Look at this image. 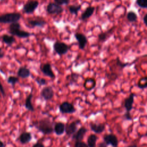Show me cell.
Returning <instances> with one entry per match:
<instances>
[{
	"instance_id": "9",
	"label": "cell",
	"mask_w": 147,
	"mask_h": 147,
	"mask_svg": "<svg viewBox=\"0 0 147 147\" xmlns=\"http://www.w3.org/2000/svg\"><path fill=\"white\" fill-rule=\"evenodd\" d=\"M40 69L42 73L46 76H48L51 79L55 78V74L52 70V65L50 63H47L42 64V65L40 67Z\"/></svg>"
},
{
	"instance_id": "39",
	"label": "cell",
	"mask_w": 147,
	"mask_h": 147,
	"mask_svg": "<svg viewBox=\"0 0 147 147\" xmlns=\"http://www.w3.org/2000/svg\"><path fill=\"white\" fill-rule=\"evenodd\" d=\"M5 56V53L3 51L2 49L1 48H0V59H2Z\"/></svg>"
},
{
	"instance_id": "16",
	"label": "cell",
	"mask_w": 147,
	"mask_h": 147,
	"mask_svg": "<svg viewBox=\"0 0 147 147\" xmlns=\"http://www.w3.org/2000/svg\"><path fill=\"white\" fill-rule=\"evenodd\" d=\"M135 94L131 93L128 97H127L124 100V107L126 110V111L130 112L133 109V104L134 103Z\"/></svg>"
},
{
	"instance_id": "35",
	"label": "cell",
	"mask_w": 147,
	"mask_h": 147,
	"mask_svg": "<svg viewBox=\"0 0 147 147\" xmlns=\"http://www.w3.org/2000/svg\"><path fill=\"white\" fill-rule=\"evenodd\" d=\"M124 117L127 120H131L132 119V117L130 113V112L126 111L124 115Z\"/></svg>"
},
{
	"instance_id": "41",
	"label": "cell",
	"mask_w": 147,
	"mask_h": 147,
	"mask_svg": "<svg viewBox=\"0 0 147 147\" xmlns=\"http://www.w3.org/2000/svg\"><path fill=\"white\" fill-rule=\"evenodd\" d=\"M127 147H138V146L137 145H131L128 146Z\"/></svg>"
},
{
	"instance_id": "30",
	"label": "cell",
	"mask_w": 147,
	"mask_h": 147,
	"mask_svg": "<svg viewBox=\"0 0 147 147\" xmlns=\"http://www.w3.org/2000/svg\"><path fill=\"white\" fill-rule=\"evenodd\" d=\"M19 82L18 77L14 76H10L7 79V82L12 86H14L17 83Z\"/></svg>"
},
{
	"instance_id": "21",
	"label": "cell",
	"mask_w": 147,
	"mask_h": 147,
	"mask_svg": "<svg viewBox=\"0 0 147 147\" xmlns=\"http://www.w3.org/2000/svg\"><path fill=\"white\" fill-rule=\"evenodd\" d=\"M32 138V137L31 133L28 131L22 132L19 136V140L20 142L22 144H28L31 141Z\"/></svg>"
},
{
	"instance_id": "15",
	"label": "cell",
	"mask_w": 147,
	"mask_h": 147,
	"mask_svg": "<svg viewBox=\"0 0 147 147\" xmlns=\"http://www.w3.org/2000/svg\"><path fill=\"white\" fill-rule=\"evenodd\" d=\"M90 127L92 131L96 134H100L104 131L106 128L105 123H97L94 122H91L90 123Z\"/></svg>"
},
{
	"instance_id": "4",
	"label": "cell",
	"mask_w": 147,
	"mask_h": 147,
	"mask_svg": "<svg viewBox=\"0 0 147 147\" xmlns=\"http://www.w3.org/2000/svg\"><path fill=\"white\" fill-rule=\"evenodd\" d=\"M53 51L59 56L66 54L69 50V46L66 43L59 41H56L53 44Z\"/></svg>"
},
{
	"instance_id": "27",
	"label": "cell",
	"mask_w": 147,
	"mask_h": 147,
	"mask_svg": "<svg viewBox=\"0 0 147 147\" xmlns=\"http://www.w3.org/2000/svg\"><path fill=\"white\" fill-rule=\"evenodd\" d=\"M127 20L130 22H135L137 21L138 16L136 13H135L134 11L130 10L129 11L126 15Z\"/></svg>"
},
{
	"instance_id": "24",
	"label": "cell",
	"mask_w": 147,
	"mask_h": 147,
	"mask_svg": "<svg viewBox=\"0 0 147 147\" xmlns=\"http://www.w3.org/2000/svg\"><path fill=\"white\" fill-rule=\"evenodd\" d=\"M113 28L109 29L107 32H101L98 34V40L101 42H105L107 39L109 38V37L111 35V34L113 32Z\"/></svg>"
},
{
	"instance_id": "34",
	"label": "cell",
	"mask_w": 147,
	"mask_h": 147,
	"mask_svg": "<svg viewBox=\"0 0 147 147\" xmlns=\"http://www.w3.org/2000/svg\"><path fill=\"white\" fill-rule=\"evenodd\" d=\"M74 147H88L87 144L82 141H76Z\"/></svg>"
},
{
	"instance_id": "33",
	"label": "cell",
	"mask_w": 147,
	"mask_h": 147,
	"mask_svg": "<svg viewBox=\"0 0 147 147\" xmlns=\"http://www.w3.org/2000/svg\"><path fill=\"white\" fill-rule=\"evenodd\" d=\"M54 2L60 6L67 5L70 2L71 0H53Z\"/></svg>"
},
{
	"instance_id": "37",
	"label": "cell",
	"mask_w": 147,
	"mask_h": 147,
	"mask_svg": "<svg viewBox=\"0 0 147 147\" xmlns=\"http://www.w3.org/2000/svg\"><path fill=\"white\" fill-rule=\"evenodd\" d=\"M32 147H44V145L41 142H37L34 144Z\"/></svg>"
},
{
	"instance_id": "17",
	"label": "cell",
	"mask_w": 147,
	"mask_h": 147,
	"mask_svg": "<svg viewBox=\"0 0 147 147\" xmlns=\"http://www.w3.org/2000/svg\"><path fill=\"white\" fill-rule=\"evenodd\" d=\"M96 86V80L92 78L86 79L83 83V87L87 91H91Z\"/></svg>"
},
{
	"instance_id": "14",
	"label": "cell",
	"mask_w": 147,
	"mask_h": 147,
	"mask_svg": "<svg viewBox=\"0 0 147 147\" xmlns=\"http://www.w3.org/2000/svg\"><path fill=\"white\" fill-rule=\"evenodd\" d=\"M28 24L30 25V26L32 28H34V27L42 28L47 24V22L42 18H41L40 17L34 20H28Z\"/></svg>"
},
{
	"instance_id": "10",
	"label": "cell",
	"mask_w": 147,
	"mask_h": 147,
	"mask_svg": "<svg viewBox=\"0 0 147 147\" xmlns=\"http://www.w3.org/2000/svg\"><path fill=\"white\" fill-rule=\"evenodd\" d=\"M80 122V120H76L72 121L69 123H67L65 125V132L67 135L71 136L73 135L77 130L78 125Z\"/></svg>"
},
{
	"instance_id": "3",
	"label": "cell",
	"mask_w": 147,
	"mask_h": 147,
	"mask_svg": "<svg viewBox=\"0 0 147 147\" xmlns=\"http://www.w3.org/2000/svg\"><path fill=\"white\" fill-rule=\"evenodd\" d=\"M21 18L20 13H8L0 16V23L12 24L17 22Z\"/></svg>"
},
{
	"instance_id": "13",
	"label": "cell",
	"mask_w": 147,
	"mask_h": 147,
	"mask_svg": "<svg viewBox=\"0 0 147 147\" xmlns=\"http://www.w3.org/2000/svg\"><path fill=\"white\" fill-rule=\"evenodd\" d=\"M87 129L84 127H80L72 135V138L76 141H82L83 139Z\"/></svg>"
},
{
	"instance_id": "23",
	"label": "cell",
	"mask_w": 147,
	"mask_h": 147,
	"mask_svg": "<svg viewBox=\"0 0 147 147\" xmlns=\"http://www.w3.org/2000/svg\"><path fill=\"white\" fill-rule=\"evenodd\" d=\"M33 97V94L32 92H30L28 96L26 97L25 99V108L31 111H34V109L33 107V106L32 103V99Z\"/></svg>"
},
{
	"instance_id": "12",
	"label": "cell",
	"mask_w": 147,
	"mask_h": 147,
	"mask_svg": "<svg viewBox=\"0 0 147 147\" xmlns=\"http://www.w3.org/2000/svg\"><path fill=\"white\" fill-rule=\"evenodd\" d=\"M103 140L107 145H110L113 147H117L118 145V140L114 134H105L103 137Z\"/></svg>"
},
{
	"instance_id": "40",
	"label": "cell",
	"mask_w": 147,
	"mask_h": 147,
	"mask_svg": "<svg viewBox=\"0 0 147 147\" xmlns=\"http://www.w3.org/2000/svg\"><path fill=\"white\" fill-rule=\"evenodd\" d=\"M0 147H5V144L1 140H0Z\"/></svg>"
},
{
	"instance_id": "36",
	"label": "cell",
	"mask_w": 147,
	"mask_h": 147,
	"mask_svg": "<svg viewBox=\"0 0 147 147\" xmlns=\"http://www.w3.org/2000/svg\"><path fill=\"white\" fill-rule=\"evenodd\" d=\"M0 92H1V93L2 94V96H5L6 95L5 89H4V88H3V87L2 84V83H1V82H0Z\"/></svg>"
},
{
	"instance_id": "18",
	"label": "cell",
	"mask_w": 147,
	"mask_h": 147,
	"mask_svg": "<svg viewBox=\"0 0 147 147\" xmlns=\"http://www.w3.org/2000/svg\"><path fill=\"white\" fill-rule=\"evenodd\" d=\"M31 73L29 68L25 66L20 67L17 71V76L18 77L25 79L28 78L30 76Z\"/></svg>"
},
{
	"instance_id": "26",
	"label": "cell",
	"mask_w": 147,
	"mask_h": 147,
	"mask_svg": "<svg viewBox=\"0 0 147 147\" xmlns=\"http://www.w3.org/2000/svg\"><path fill=\"white\" fill-rule=\"evenodd\" d=\"M81 7H82L81 5H69L68 6V10H69V13L71 14L75 15V16L78 15V12L81 9Z\"/></svg>"
},
{
	"instance_id": "25",
	"label": "cell",
	"mask_w": 147,
	"mask_h": 147,
	"mask_svg": "<svg viewBox=\"0 0 147 147\" xmlns=\"http://www.w3.org/2000/svg\"><path fill=\"white\" fill-rule=\"evenodd\" d=\"M98 140L97 136L94 134H90L87 138V145L88 147H96V142Z\"/></svg>"
},
{
	"instance_id": "8",
	"label": "cell",
	"mask_w": 147,
	"mask_h": 147,
	"mask_svg": "<svg viewBox=\"0 0 147 147\" xmlns=\"http://www.w3.org/2000/svg\"><path fill=\"white\" fill-rule=\"evenodd\" d=\"M54 94L53 89L50 86L43 87L40 92L41 97L45 100H49L52 99L54 96Z\"/></svg>"
},
{
	"instance_id": "29",
	"label": "cell",
	"mask_w": 147,
	"mask_h": 147,
	"mask_svg": "<svg viewBox=\"0 0 147 147\" xmlns=\"http://www.w3.org/2000/svg\"><path fill=\"white\" fill-rule=\"evenodd\" d=\"M79 75L77 73H72L69 75H68L67 78H69L68 82H69V84H72L73 83H76L78 78H79Z\"/></svg>"
},
{
	"instance_id": "43",
	"label": "cell",
	"mask_w": 147,
	"mask_h": 147,
	"mask_svg": "<svg viewBox=\"0 0 147 147\" xmlns=\"http://www.w3.org/2000/svg\"><path fill=\"white\" fill-rule=\"evenodd\" d=\"M2 1H4V0H2Z\"/></svg>"
},
{
	"instance_id": "42",
	"label": "cell",
	"mask_w": 147,
	"mask_h": 147,
	"mask_svg": "<svg viewBox=\"0 0 147 147\" xmlns=\"http://www.w3.org/2000/svg\"><path fill=\"white\" fill-rule=\"evenodd\" d=\"M98 147H102V146H99H99H98Z\"/></svg>"
},
{
	"instance_id": "6",
	"label": "cell",
	"mask_w": 147,
	"mask_h": 147,
	"mask_svg": "<svg viewBox=\"0 0 147 147\" xmlns=\"http://www.w3.org/2000/svg\"><path fill=\"white\" fill-rule=\"evenodd\" d=\"M63 11V7L55 2H49L47 6V11L49 14L58 15L62 13Z\"/></svg>"
},
{
	"instance_id": "2",
	"label": "cell",
	"mask_w": 147,
	"mask_h": 147,
	"mask_svg": "<svg viewBox=\"0 0 147 147\" xmlns=\"http://www.w3.org/2000/svg\"><path fill=\"white\" fill-rule=\"evenodd\" d=\"M9 29V32L11 36H17L19 38H28L33 34L32 33L21 30V25L18 22L10 24Z\"/></svg>"
},
{
	"instance_id": "19",
	"label": "cell",
	"mask_w": 147,
	"mask_h": 147,
	"mask_svg": "<svg viewBox=\"0 0 147 147\" xmlns=\"http://www.w3.org/2000/svg\"><path fill=\"white\" fill-rule=\"evenodd\" d=\"M95 7L94 6H88L87 7L85 10L82 13L80 18L82 21H85L87 19L89 18L94 13L95 11Z\"/></svg>"
},
{
	"instance_id": "20",
	"label": "cell",
	"mask_w": 147,
	"mask_h": 147,
	"mask_svg": "<svg viewBox=\"0 0 147 147\" xmlns=\"http://www.w3.org/2000/svg\"><path fill=\"white\" fill-rule=\"evenodd\" d=\"M53 131L58 136L62 135L65 131V124L61 122L55 123L53 126Z\"/></svg>"
},
{
	"instance_id": "1",
	"label": "cell",
	"mask_w": 147,
	"mask_h": 147,
	"mask_svg": "<svg viewBox=\"0 0 147 147\" xmlns=\"http://www.w3.org/2000/svg\"><path fill=\"white\" fill-rule=\"evenodd\" d=\"M37 129L44 134H50L53 132V123L48 118H44L33 123Z\"/></svg>"
},
{
	"instance_id": "31",
	"label": "cell",
	"mask_w": 147,
	"mask_h": 147,
	"mask_svg": "<svg viewBox=\"0 0 147 147\" xmlns=\"http://www.w3.org/2000/svg\"><path fill=\"white\" fill-rule=\"evenodd\" d=\"M136 3L141 8H147V0H136Z\"/></svg>"
},
{
	"instance_id": "22",
	"label": "cell",
	"mask_w": 147,
	"mask_h": 147,
	"mask_svg": "<svg viewBox=\"0 0 147 147\" xmlns=\"http://www.w3.org/2000/svg\"><path fill=\"white\" fill-rule=\"evenodd\" d=\"M2 41L9 46H11L14 42H16V38L11 35H8L6 34H3L2 36Z\"/></svg>"
},
{
	"instance_id": "38",
	"label": "cell",
	"mask_w": 147,
	"mask_h": 147,
	"mask_svg": "<svg viewBox=\"0 0 147 147\" xmlns=\"http://www.w3.org/2000/svg\"><path fill=\"white\" fill-rule=\"evenodd\" d=\"M146 18H147V14H145L143 18H142L143 22H144V25H145V26H147V20H146Z\"/></svg>"
},
{
	"instance_id": "7",
	"label": "cell",
	"mask_w": 147,
	"mask_h": 147,
	"mask_svg": "<svg viewBox=\"0 0 147 147\" xmlns=\"http://www.w3.org/2000/svg\"><path fill=\"white\" fill-rule=\"evenodd\" d=\"M59 110L63 114H72L76 111V109L72 103L65 101L59 105Z\"/></svg>"
},
{
	"instance_id": "5",
	"label": "cell",
	"mask_w": 147,
	"mask_h": 147,
	"mask_svg": "<svg viewBox=\"0 0 147 147\" xmlns=\"http://www.w3.org/2000/svg\"><path fill=\"white\" fill-rule=\"evenodd\" d=\"M39 5L37 0H29L25 3L22 7V11L26 14H32Z\"/></svg>"
},
{
	"instance_id": "28",
	"label": "cell",
	"mask_w": 147,
	"mask_h": 147,
	"mask_svg": "<svg viewBox=\"0 0 147 147\" xmlns=\"http://www.w3.org/2000/svg\"><path fill=\"white\" fill-rule=\"evenodd\" d=\"M137 87L141 89H144L147 87V77L144 76L141 78L137 83Z\"/></svg>"
},
{
	"instance_id": "11",
	"label": "cell",
	"mask_w": 147,
	"mask_h": 147,
	"mask_svg": "<svg viewBox=\"0 0 147 147\" xmlns=\"http://www.w3.org/2000/svg\"><path fill=\"white\" fill-rule=\"evenodd\" d=\"M75 38L79 44V48L80 49H84L88 42V38L82 33H75L74 34Z\"/></svg>"
},
{
	"instance_id": "32",
	"label": "cell",
	"mask_w": 147,
	"mask_h": 147,
	"mask_svg": "<svg viewBox=\"0 0 147 147\" xmlns=\"http://www.w3.org/2000/svg\"><path fill=\"white\" fill-rule=\"evenodd\" d=\"M35 80L39 86H44L47 84V81L46 79L42 78H37Z\"/></svg>"
}]
</instances>
